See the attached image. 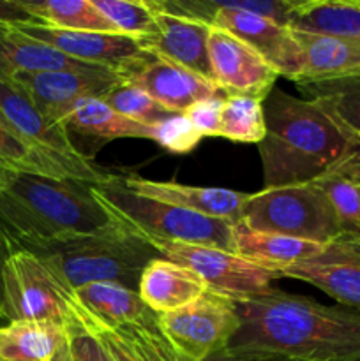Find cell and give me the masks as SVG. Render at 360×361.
I'll list each match as a JSON object with an SVG mask.
<instances>
[{"instance_id":"4fadbf2b","label":"cell","mask_w":360,"mask_h":361,"mask_svg":"<svg viewBox=\"0 0 360 361\" xmlns=\"http://www.w3.org/2000/svg\"><path fill=\"white\" fill-rule=\"evenodd\" d=\"M281 277L309 282L339 305L360 312V235L342 233L311 257L281 270Z\"/></svg>"},{"instance_id":"4316f807","label":"cell","mask_w":360,"mask_h":361,"mask_svg":"<svg viewBox=\"0 0 360 361\" xmlns=\"http://www.w3.org/2000/svg\"><path fill=\"white\" fill-rule=\"evenodd\" d=\"M341 221L344 233L360 235V147H353L314 180Z\"/></svg>"},{"instance_id":"d4e9b609","label":"cell","mask_w":360,"mask_h":361,"mask_svg":"<svg viewBox=\"0 0 360 361\" xmlns=\"http://www.w3.org/2000/svg\"><path fill=\"white\" fill-rule=\"evenodd\" d=\"M293 34L304 56L302 73L295 83L360 76L359 44L296 30H293Z\"/></svg>"},{"instance_id":"e0dca14e","label":"cell","mask_w":360,"mask_h":361,"mask_svg":"<svg viewBox=\"0 0 360 361\" xmlns=\"http://www.w3.org/2000/svg\"><path fill=\"white\" fill-rule=\"evenodd\" d=\"M67 310L108 349L115 361H187L172 348L159 326H112L92 316L73 291H66Z\"/></svg>"},{"instance_id":"ba28073f","label":"cell","mask_w":360,"mask_h":361,"mask_svg":"<svg viewBox=\"0 0 360 361\" xmlns=\"http://www.w3.org/2000/svg\"><path fill=\"white\" fill-rule=\"evenodd\" d=\"M0 116L62 180L101 185L112 175L95 168L73 143L71 134L62 126L46 118L25 92L7 78H0Z\"/></svg>"},{"instance_id":"f1b7e54d","label":"cell","mask_w":360,"mask_h":361,"mask_svg":"<svg viewBox=\"0 0 360 361\" xmlns=\"http://www.w3.org/2000/svg\"><path fill=\"white\" fill-rule=\"evenodd\" d=\"M35 23L76 32L116 34L94 0H18ZM119 35V34H116Z\"/></svg>"},{"instance_id":"8fae6325","label":"cell","mask_w":360,"mask_h":361,"mask_svg":"<svg viewBox=\"0 0 360 361\" xmlns=\"http://www.w3.org/2000/svg\"><path fill=\"white\" fill-rule=\"evenodd\" d=\"M159 256L189 268L207 284L208 289L233 300L260 295L272 288L277 271L242 259L232 250L217 247L193 245L180 242H150Z\"/></svg>"},{"instance_id":"6da1fadb","label":"cell","mask_w":360,"mask_h":361,"mask_svg":"<svg viewBox=\"0 0 360 361\" xmlns=\"http://www.w3.org/2000/svg\"><path fill=\"white\" fill-rule=\"evenodd\" d=\"M240 328L229 345L277 351L296 361H360V312L270 288L235 300Z\"/></svg>"},{"instance_id":"8d00e7d4","label":"cell","mask_w":360,"mask_h":361,"mask_svg":"<svg viewBox=\"0 0 360 361\" xmlns=\"http://www.w3.org/2000/svg\"><path fill=\"white\" fill-rule=\"evenodd\" d=\"M201 361H296L289 356L281 355L277 351L261 348H240V345H228L217 353H212Z\"/></svg>"},{"instance_id":"cb8c5ba5","label":"cell","mask_w":360,"mask_h":361,"mask_svg":"<svg viewBox=\"0 0 360 361\" xmlns=\"http://www.w3.org/2000/svg\"><path fill=\"white\" fill-rule=\"evenodd\" d=\"M304 99L314 102L353 147H360V76L299 81Z\"/></svg>"},{"instance_id":"9a60e30c","label":"cell","mask_w":360,"mask_h":361,"mask_svg":"<svg viewBox=\"0 0 360 361\" xmlns=\"http://www.w3.org/2000/svg\"><path fill=\"white\" fill-rule=\"evenodd\" d=\"M212 81L224 95H247L265 101L279 73L249 44L228 30L212 27L208 35Z\"/></svg>"},{"instance_id":"d6986e66","label":"cell","mask_w":360,"mask_h":361,"mask_svg":"<svg viewBox=\"0 0 360 361\" xmlns=\"http://www.w3.org/2000/svg\"><path fill=\"white\" fill-rule=\"evenodd\" d=\"M124 183L140 196L152 197L173 207L186 208L212 219L236 222L247 194L219 187H194L175 182H157L141 176H124Z\"/></svg>"},{"instance_id":"603a6c76","label":"cell","mask_w":360,"mask_h":361,"mask_svg":"<svg viewBox=\"0 0 360 361\" xmlns=\"http://www.w3.org/2000/svg\"><path fill=\"white\" fill-rule=\"evenodd\" d=\"M73 295L92 316L112 326H159L157 316L138 291L115 282H92L74 289Z\"/></svg>"},{"instance_id":"d6a6232c","label":"cell","mask_w":360,"mask_h":361,"mask_svg":"<svg viewBox=\"0 0 360 361\" xmlns=\"http://www.w3.org/2000/svg\"><path fill=\"white\" fill-rule=\"evenodd\" d=\"M0 173L37 175L62 180L39 155H35L0 116Z\"/></svg>"},{"instance_id":"f546056e","label":"cell","mask_w":360,"mask_h":361,"mask_svg":"<svg viewBox=\"0 0 360 361\" xmlns=\"http://www.w3.org/2000/svg\"><path fill=\"white\" fill-rule=\"evenodd\" d=\"M265 127L263 101L247 95H226L221 111L219 136L233 143L260 145L263 141Z\"/></svg>"},{"instance_id":"7a4b0ae2","label":"cell","mask_w":360,"mask_h":361,"mask_svg":"<svg viewBox=\"0 0 360 361\" xmlns=\"http://www.w3.org/2000/svg\"><path fill=\"white\" fill-rule=\"evenodd\" d=\"M0 175V228L18 249L32 252L124 226L95 197L88 183L37 175Z\"/></svg>"},{"instance_id":"44dd1931","label":"cell","mask_w":360,"mask_h":361,"mask_svg":"<svg viewBox=\"0 0 360 361\" xmlns=\"http://www.w3.org/2000/svg\"><path fill=\"white\" fill-rule=\"evenodd\" d=\"M321 247L323 243L293 238L279 233L256 231L242 222L233 224L232 252L258 267L277 271L279 275L284 268L316 254Z\"/></svg>"},{"instance_id":"3957f363","label":"cell","mask_w":360,"mask_h":361,"mask_svg":"<svg viewBox=\"0 0 360 361\" xmlns=\"http://www.w3.org/2000/svg\"><path fill=\"white\" fill-rule=\"evenodd\" d=\"M265 133L258 145L263 189L311 183L352 148L314 102L274 88L263 101Z\"/></svg>"},{"instance_id":"74e56055","label":"cell","mask_w":360,"mask_h":361,"mask_svg":"<svg viewBox=\"0 0 360 361\" xmlns=\"http://www.w3.org/2000/svg\"><path fill=\"white\" fill-rule=\"evenodd\" d=\"M32 21L18 0H0V23H23Z\"/></svg>"},{"instance_id":"f35d334b","label":"cell","mask_w":360,"mask_h":361,"mask_svg":"<svg viewBox=\"0 0 360 361\" xmlns=\"http://www.w3.org/2000/svg\"><path fill=\"white\" fill-rule=\"evenodd\" d=\"M18 250V247L14 245L13 242L9 240V236L2 231L0 228V319H4L2 314V305H4V282H2V274H4V267H6L7 259L13 256L14 252Z\"/></svg>"},{"instance_id":"484cf974","label":"cell","mask_w":360,"mask_h":361,"mask_svg":"<svg viewBox=\"0 0 360 361\" xmlns=\"http://www.w3.org/2000/svg\"><path fill=\"white\" fill-rule=\"evenodd\" d=\"M67 342L66 326L49 321H9L0 326V361H53Z\"/></svg>"},{"instance_id":"836d02e7","label":"cell","mask_w":360,"mask_h":361,"mask_svg":"<svg viewBox=\"0 0 360 361\" xmlns=\"http://www.w3.org/2000/svg\"><path fill=\"white\" fill-rule=\"evenodd\" d=\"M150 140L176 155L189 154L201 141V134L194 129L191 120L184 113H173L162 118L161 122L150 126Z\"/></svg>"},{"instance_id":"e575fe53","label":"cell","mask_w":360,"mask_h":361,"mask_svg":"<svg viewBox=\"0 0 360 361\" xmlns=\"http://www.w3.org/2000/svg\"><path fill=\"white\" fill-rule=\"evenodd\" d=\"M66 330L74 361H115L108 349L101 344V341L88 330H85L69 310H67Z\"/></svg>"},{"instance_id":"ffe728a7","label":"cell","mask_w":360,"mask_h":361,"mask_svg":"<svg viewBox=\"0 0 360 361\" xmlns=\"http://www.w3.org/2000/svg\"><path fill=\"white\" fill-rule=\"evenodd\" d=\"M207 289V284L189 268L157 257L141 274L138 295L155 316H162L191 305Z\"/></svg>"},{"instance_id":"5b68a950","label":"cell","mask_w":360,"mask_h":361,"mask_svg":"<svg viewBox=\"0 0 360 361\" xmlns=\"http://www.w3.org/2000/svg\"><path fill=\"white\" fill-rule=\"evenodd\" d=\"M32 252L69 291L92 282H115L138 291L147 264L161 257L147 238L126 226L64 240Z\"/></svg>"},{"instance_id":"2e32d148","label":"cell","mask_w":360,"mask_h":361,"mask_svg":"<svg viewBox=\"0 0 360 361\" xmlns=\"http://www.w3.org/2000/svg\"><path fill=\"white\" fill-rule=\"evenodd\" d=\"M124 80L147 92L172 113H186L198 101L222 94L207 78L152 53L131 67Z\"/></svg>"},{"instance_id":"277c9868","label":"cell","mask_w":360,"mask_h":361,"mask_svg":"<svg viewBox=\"0 0 360 361\" xmlns=\"http://www.w3.org/2000/svg\"><path fill=\"white\" fill-rule=\"evenodd\" d=\"M175 16L228 30L260 53L279 76L296 81L304 56L289 23L295 0H150Z\"/></svg>"},{"instance_id":"8992f818","label":"cell","mask_w":360,"mask_h":361,"mask_svg":"<svg viewBox=\"0 0 360 361\" xmlns=\"http://www.w3.org/2000/svg\"><path fill=\"white\" fill-rule=\"evenodd\" d=\"M95 197L131 231L148 242H180L232 250L233 224L186 208L173 207L133 192L122 175H109L101 185H92Z\"/></svg>"},{"instance_id":"9c48e42d","label":"cell","mask_w":360,"mask_h":361,"mask_svg":"<svg viewBox=\"0 0 360 361\" xmlns=\"http://www.w3.org/2000/svg\"><path fill=\"white\" fill-rule=\"evenodd\" d=\"M157 324L180 356L201 361L228 348L240 328V316L232 296L207 289L191 305L157 316Z\"/></svg>"},{"instance_id":"30bf717a","label":"cell","mask_w":360,"mask_h":361,"mask_svg":"<svg viewBox=\"0 0 360 361\" xmlns=\"http://www.w3.org/2000/svg\"><path fill=\"white\" fill-rule=\"evenodd\" d=\"M7 321H49L66 326L67 289L34 252L18 249L7 259L2 274Z\"/></svg>"},{"instance_id":"83f0119b","label":"cell","mask_w":360,"mask_h":361,"mask_svg":"<svg viewBox=\"0 0 360 361\" xmlns=\"http://www.w3.org/2000/svg\"><path fill=\"white\" fill-rule=\"evenodd\" d=\"M62 127L67 133L95 140H119V137H141L150 140V126L133 122L99 97L83 99L64 118Z\"/></svg>"},{"instance_id":"7402d4cb","label":"cell","mask_w":360,"mask_h":361,"mask_svg":"<svg viewBox=\"0 0 360 361\" xmlns=\"http://www.w3.org/2000/svg\"><path fill=\"white\" fill-rule=\"evenodd\" d=\"M288 27L360 46V0H295Z\"/></svg>"},{"instance_id":"4dcf8cb0","label":"cell","mask_w":360,"mask_h":361,"mask_svg":"<svg viewBox=\"0 0 360 361\" xmlns=\"http://www.w3.org/2000/svg\"><path fill=\"white\" fill-rule=\"evenodd\" d=\"M94 4L119 35L141 41L154 32L150 0H94Z\"/></svg>"},{"instance_id":"7c38bea8","label":"cell","mask_w":360,"mask_h":361,"mask_svg":"<svg viewBox=\"0 0 360 361\" xmlns=\"http://www.w3.org/2000/svg\"><path fill=\"white\" fill-rule=\"evenodd\" d=\"M7 80L21 88L46 118L62 126L66 115L78 102L90 97L102 99L124 76L102 67H87L25 73Z\"/></svg>"},{"instance_id":"52a82bcc","label":"cell","mask_w":360,"mask_h":361,"mask_svg":"<svg viewBox=\"0 0 360 361\" xmlns=\"http://www.w3.org/2000/svg\"><path fill=\"white\" fill-rule=\"evenodd\" d=\"M236 222L256 231L279 233L323 245L344 233L332 204L313 182L247 194Z\"/></svg>"},{"instance_id":"5bb4252c","label":"cell","mask_w":360,"mask_h":361,"mask_svg":"<svg viewBox=\"0 0 360 361\" xmlns=\"http://www.w3.org/2000/svg\"><path fill=\"white\" fill-rule=\"evenodd\" d=\"M13 25L28 37L52 46L56 51L64 53L76 62L115 71L122 76L148 55V51L141 48L136 39L126 37V35L64 30V28L48 27L35 21Z\"/></svg>"},{"instance_id":"1f68e13d","label":"cell","mask_w":360,"mask_h":361,"mask_svg":"<svg viewBox=\"0 0 360 361\" xmlns=\"http://www.w3.org/2000/svg\"><path fill=\"white\" fill-rule=\"evenodd\" d=\"M102 101L108 102L122 116L133 120V122L143 123V126H154V123L161 122L166 116L173 115L172 111L162 108L157 101H154L147 92L134 87V85H131L126 80L115 85L102 97Z\"/></svg>"},{"instance_id":"d590c367","label":"cell","mask_w":360,"mask_h":361,"mask_svg":"<svg viewBox=\"0 0 360 361\" xmlns=\"http://www.w3.org/2000/svg\"><path fill=\"white\" fill-rule=\"evenodd\" d=\"M224 99H226L224 94L203 99V101H198L196 104H193L186 113H184V115L191 120L194 129L201 134V137L219 136V127H221V111H222V104H224Z\"/></svg>"},{"instance_id":"60d3db41","label":"cell","mask_w":360,"mask_h":361,"mask_svg":"<svg viewBox=\"0 0 360 361\" xmlns=\"http://www.w3.org/2000/svg\"><path fill=\"white\" fill-rule=\"evenodd\" d=\"M0 185H2V175H0Z\"/></svg>"},{"instance_id":"ac0fdd59","label":"cell","mask_w":360,"mask_h":361,"mask_svg":"<svg viewBox=\"0 0 360 361\" xmlns=\"http://www.w3.org/2000/svg\"><path fill=\"white\" fill-rule=\"evenodd\" d=\"M154 32L148 37L138 41L141 48L152 55L172 60L212 81L210 60H208V35L212 25L175 16L159 11L157 7H154Z\"/></svg>"},{"instance_id":"ab89813d","label":"cell","mask_w":360,"mask_h":361,"mask_svg":"<svg viewBox=\"0 0 360 361\" xmlns=\"http://www.w3.org/2000/svg\"><path fill=\"white\" fill-rule=\"evenodd\" d=\"M53 361H74V360H73V355H71V348H69V338H67V342H66V344H64L62 348H60V351L56 353L55 360H53Z\"/></svg>"}]
</instances>
